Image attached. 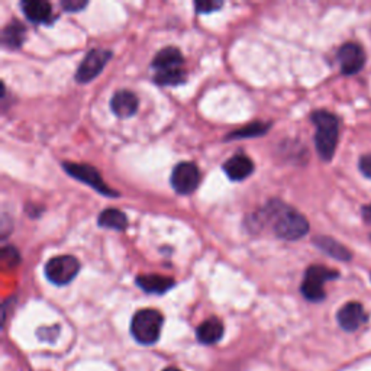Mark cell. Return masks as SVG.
Returning <instances> with one entry per match:
<instances>
[{
  "mask_svg": "<svg viewBox=\"0 0 371 371\" xmlns=\"http://www.w3.org/2000/svg\"><path fill=\"white\" fill-rule=\"evenodd\" d=\"M224 6L222 2H215V0H200L195 4V9L198 14H212Z\"/></svg>",
  "mask_w": 371,
  "mask_h": 371,
  "instance_id": "cell-22",
  "label": "cell"
},
{
  "mask_svg": "<svg viewBox=\"0 0 371 371\" xmlns=\"http://www.w3.org/2000/svg\"><path fill=\"white\" fill-rule=\"evenodd\" d=\"M65 12H79L87 6V2H82V0H65L61 4Z\"/></svg>",
  "mask_w": 371,
  "mask_h": 371,
  "instance_id": "cell-23",
  "label": "cell"
},
{
  "mask_svg": "<svg viewBox=\"0 0 371 371\" xmlns=\"http://www.w3.org/2000/svg\"><path fill=\"white\" fill-rule=\"evenodd\" d=\"M312 122L316 127V151L323 161H330L333 154H335L340 136L338 118L330 112H326V110H316L312 114Z\"/></svg>",
  "mask_w": 371,
  "mask_h": 371,
  "instance_id": "cell-2",
  "label": "cell"
},
{
  "mask_svg": "<svg viewBox=\"0 0 371 371\" xmlns=\"http://www.w3.org/2000/svg\"><path fill=\"white\" fill-rule=\"evenodd\" d=\"M112 57V53L103 50V48H95L92 50L85 60L80 63L77 72H76V80L79 83H89L95 80L99 74L103 71L104 65Z\"/></svg>",
  "mask_w": 371,
  "mask_h": 371,
  "instance_id": "cell-8",
  "label": "cell"
},
{
  "mask_svg": "<svg viewBox=\"0 0 371 371\" xmlns=\"http://www.w3.org/2000/svg\"><path fill=\"white\" fill-rule=\"evenodd\" d=\"M186 79H188V76H186V72L181 68L157 71L154 76V82L160 86H178L183 85Z\"/></svg>",
  "mask_w": 371,
  "mask_h": 371,
  "instance_id": "cell-20",
  "label": "cell"
},
{
  "mask_svg": "<svg viewBox=\"0 0 371 371\" xmlns=\"http://www.w3.org/2000/svg\"><path fill=\"white\" fill-rule=\"evenodd\" d=\"M337 58L340 63L341 72L345 74V76H353V74H357L358 71H361V68L365 64V54H364L362 48L354 43L344 44L340 48Z\"/></svg>",
  "mask_w": 371,
  "mask_h": 371,
  "instance_id": "cell-9",
  "label": "cell"
},
{
  "mask_svg": "<svg viewBox=\"0 0 371 371\" xmlns=\"http://www.w3.org/2000/svg\"><path fill=\"white\" fill-rule=\"evenodd\" d=\"M183 64H184V58L180 50H177L176 47H167L157 53L151 65L156 71H164V70L181 68Z\"/></svg>",
  "mask_w": 371,
  "mask_h": 371,
  "instance_id": "cell-16",
  "label": "cell"
},
{
  "mask_svg": "<svg viewBox=\"0 0 371 371\" xmlns=\"http://www.w3.org/2000/svg\"><path fill=\"white\" fill-rule=\"evenodd\" d=\"M79 271H80V263L79 259L72 255L54 257L45 264L47 279L57 286L68 284L79 274Z\"/></svg>",
  "mask_w": 371,
  "mask_h": 371,
  "instance_id": "cell-5",
  "label": "cell"
},
{
  "mask_svg": "<svg viewBox=\"0 0 371 371\" xmlns=\"http://www.w3.org/2000/svg\"><path fill=\"white\" fill-rule=\"evenodd\" d=\"M360 171L367 177V178H371V154H367L364 157H361L360 160Z\"/></svg>",
  "mask_w": 371,
  "mask_h": 371,
  "instance_id": "cell-24",
  "label": "cell"
},
{
  "mask_svg": "<svg viewBox=\"0 0 371 371\" xmlns=\"http://www.w3.org/2000/svg\"><path fill=\"white\" fill-rule=\"evenodd\" d=\"M196 337L202 344L212 345L224 337V323L217 318H209L203 321L198 329H196Z\"/></svg>",
  "mask_w": 371,
  "mask_h": 371,
  "instance_id": "cell-14",
  "label": "cell"
},
{
  "mask_svg": "<svg viewBox=\"0 0 371 371\" xmlns=\"http://www.w3.org/2000/svg\"><path fill=\"white\" fill-rule=\"evenodd\" d=\"M200 184V170L189 161L178 163L171 173V186L178 195H190Z\"/></svg>",
  "mask_w": 371,
  "mask_h": 371,
  "instance_id": "cell-7",
  "label": "cell"
},
{
  "mask_svg": "<svg viewBox=\"0 0 371 371\" xmlns=\"http://www.w3.org/2000/svg\"><path fill=\"white\" fill-rule=\"evenodd\" d=\"M340 326L347 330V332H354L357 330L361 325L367 322V313L362 308L361 303L358 302H350L344 305L338 315H337Z\"/></svg>",
  "mask_w": 371,
  "mask_h": 371,
  "instance_id": "cell-10",
  "label": "cell"
},
{
  "mask_svg": "<svg viewBox=\"0 0 371 371\" xmlns=\"http://www.w3.org/2000/svg\"><path fill=\"white\" fill-rule=\"evenodd\" d=\"M340 277V273L335 270H329L325 266H311L306 273L301 291L305 298L311 302H322L326 298L325 283L335 280Z\"/></svg>",
  "mask_w": 371,
  "mask_h": 371,
  "instance_id": "cell-4",
  "label": "cell"
},
{
  "mask_svg": "<svg viewBox=\"0 0 371 371\" xmlns=\"http://www.w3.org/2000/svg\"><path fill=\"white\" fill-rule=\"evenodd\" d=\"M258 222H271L276 237L286 241H296L303 238L309 231L308 219L296 209L284 205L280 200H271L258 213ZM254 222V224H258Z\"/></svg>",
  "mask_w": 371,
  "mask_h": 371,
  "instance_id": "cell-1",
  "label": "cell"
},
{
  "mask_svg": "<svg viewBox=\"0 0 371 371\" xmlns=\"http://www.w3.org/2000/svg\"><path fill=\"white\" fill-rule=\"evenodd\" d=\"M163 371H181V370L174 368V367H168V368H166V370H163Z\"/></svg>",
  "mask_w": 371,
  "mask_h": 371,
  "instance_id": "cell-26",
  "label": "cell"
},
{
  "mask_svg": "<svg viewBox=\"0 0 371 371\" xmlns=\"http://www.w3.org/2000/svg\"><path fill=\"white\" fill-rule=\"evenodd\" d=\"M224 171L231 180L241 181L251 176V173L254 171V163L248 156L237 154L227 160V163L224 164Z\"/></svg>",
  "mask_w": 371,
  "mask_h": 371,
  "instance_id": "cell-13",
  "label": "cell"
},
{
  "mask_svg": "<svg viewBox=\"0 0 371 371\" xmlns=\"http://www.w3.org/2000/svg\"><path fill=\"white\" fill-rule=\"evenodd\" d=\"M136 284L146 293L163 294L168 291L176 283L171 277L161 274H141L136 277Z\"/></svg>",
  "mask_w": 371,
  "mask_h": 371,
  "instance_id": "cell-15",
  "label": "cell"
},
{
  "mask_svg": "<svg viewBox=\"0 0 371 371\" xmlns=\"http://www.w3.org/2000/svg\"><path fill=\"white\" fill-rule=\"evenodd\" d=\"M25 33H26V28L19 21L9 22L4 29L2 43L6 48L16 50L25 43Z\"/></svg>",
  "mask_w": 371,
  "mask_h": 371,
  "instance_id": "cell-18",
  "label": "cell"
},
{
  "mask_svg": "<svg viewBox=\"0 0 371 371\" xmlns=\"http://www.w3.org/2000/svg\"><path fill=\"white\" fill-rule=\"evenodd\" d=\"M63 167L68 173V176L89 184L90 188H93L100 195L110 196V198L119 196L118 192L110 189L109 186L104 183V180L100 177L99 171L95 167H92L89 164H77V163H68V161H65L63 164Z\"/></svg>",
  "mask_w": 371,
  "mask_h": 371,
  "instance_id": "cell-6",
  "label": "cell"
},
{
  "mask_svg": "<svg viewBox=\"0 0 371 371\" xmlns=\"http://www.w3.org/2000/svg\"><path fill=\"white\" fill-rule=\"evenodd\" d=\"M21 6L26 19L32 23L47 25L51 23L54 19L51 5L48 2H44V0H25V2L21 4Z\"/></svg>",
  "mask_w": 371,
  "mask_h": 371,
  "instance_id": "cell-11",
  "label": "cell"
},
{
  "mask_svg": "<svg viewBox=\"0 0 371 371\" xmlns=\"http://www.w3.org/2000/svg\"><path fill=\"white\" fill-rule=\"evenodd\" d=\"M164 318L156 309L138 311L131 322L132 337L142 345L156 344L160 338Z\"/></svg>",
  "mask_w": 371,
  "mask_h": 371,
  "instance_id": "cell-3",
  "label": "cell"
},
{
  "mask_svg": "<svg viewBox=\"0 0 371 371\" xmlns=\"http://www.w3.org/2000/svg\"><path fill=\"white\" fill-rule=\"evenodd\" d=\"M138 104V97L129 90H119L110 99V109L118 118H131L135 115Z\"/></svg>",
  "mask_w": 371,
  "mask_h": 371,
  "instance_id": "cell-12",
  "label": "cell"
},
{
  "mask_svg": "<svg viewBox=\"0 0 371 371\" xmlns=\"http://www.w3.org/2000/svg\"><path fill=\"white\" fill-rule=\"evenodd\" d=\"M315 245L323 252H326L329 257L340 259V262H348V259H351V252L344 245L329 237L315 238Z\"/></svg>",
  "mask_w": 371,
  "mask_h": 371,
  "instance_id": "cell-19",
  "label": "cell"
},
{
  "mask_svg": "<svg viewBox=\"0 0 371 371\" xmlns=\"http://www.w3.org/2000/svg\"><path fill=\"white\" fill-rule=\"evenodd\" d=\"M269 131V124L264 122H254L249 124L232 134L228 135V138H234V139H242V138H255V136H262Z\"/></svg>",
  "mask_w": 371,
  "mask_h": 371,
  "instance_id": "cell-21",
  "label": "cell"
},
{
  "mask_svg": "<svg viewBox=\"0 0 371 371\" xmlns=\"http://www.w3.org/2000/svg\"><path fill=\"white\" fill-rule=\"evenodd\" d=\"M362 219L367 224H371V205H367L362 208Z\"/></svg>",
  "mask_w": 371,
  "mask_h": 371,
  "instance_id": "cell-25",
  "label": "cell"
},
{
  "mask_svg": "<svg viewBox=\"0 0 371 371\" xmlns=\"http://www.w3.org/2000/svg\"><path fill=\"white\" fill-rule=\"evenodd\" d=\"M99 227L115 230V231H125L128 228V217L127 215L115 208L104 209L97 219Z\"/></svg>",
  "mask_w": 371,
  "mask_h": 371,
  "instance_id": "cell-17",
  "label": "cell"
}]
</instances>
